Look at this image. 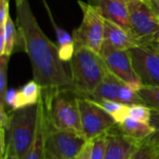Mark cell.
<instances>
[{
    "mask_svg": "<svg viewBox=\"0 0 159 159\" xmlns=\"http://www.w3.org/2000/svg\"><path fill=\"white\" fill-rule=\"evenodd\" d=\"M92 101L101 108H102L108 115H110L116 124L121 123L125 118L129 116V105L128 104H124L114 101H108V100H92Z\"/></svg>",
    "mask_w": 159,
    "mask_h": 159,
    "instance_id": "19",
    "label": "cell"
},
{
    "mask_svg": "<svg viewBox=\"0 0 159 159\" xmlns=\"http://www.w3.org/2000/svg\"><path fill=\"white\" fill-rule=\"evenodd\" d=\"M89 143V142L82 133L53 129L49 126L47 118L46 159H75Z\"/></svg>",
    "mask_w": 159,
    "mask_h": 159,
    "instance_id": "6",
    "label": "cell"
},
{
    "mask_svg": "<svg viewBox=\"0 0 159 159\" xmlns=\"http://www.w3.org/2000/svg\"><path fill=\"white\" fill-rule=\"evenodd\" d=\"M88 98L92 100L114 101L128 105L143 103L137 91L129 88L110 71L107 73L104 79L95 89V91Z\"/></svg>",
    "mask_w": 159,
    "mask_h": 159,
    "instance_id": "11",
    "label": "cell"
},
{
    "mask_svg": "<svg viewBox=\"0 0 159 159\" xmlns=\"http://www.w3.org/2000/svg\"><path fill=\"white\" fill-rule=\"evenodd\" d=\"M77 97L78 93L75 89L41 91L50 127L83 134Z\"/></svg>",
    "mask_w": 159,
    "mask_h": 159,
    "instance_id": "3",
    "label": "cell"
},
{
    "mask_svg": "<svg viewBox=\"0 0 159 159\" xmlns=\"http://www.w3.org/2000/svg\"><path fill=\"white\" fill-rule=\"evenodd\" d=\"M157 159H159V157H157Z\"/></svg>",
    "mask_w": 159,
    "mask_h": 159,
    "instance_id": "37",
    "label": "cell"
},
{
    "mask_svg": "<svg viewBox=\"0 0 159 159\" xmlns=\"http://www.w3.org/2000/svg\"><path fill=\"white\" fill-rule=\"evenodd\" d=\"M19 44L27 53L34 80L42 90L75 89L71 75L60 58L59 47L40 28L28 0H15Z\"/></svg>",
    "mask_w": 159,
    "mask_h": 159,
    "instance_id": "1",
    "label": "cell"
},
{
    "mask_svg": "<svg viewBox=\"0 0 159 159\" xmlns=\"http://www.w3.org/2000/svg\"><path fill=\"white\" fill-rule=\"evenodd\" d=\"M116 127L124 135L139 143L144 142L155 132V129L150 124L138 122L129 116L116 124Z\"/></svg>",
    "mask_w": 159,
    "mask_h": 159,
    "instance_id": "16",
    "label": "cell"
},
{
    "mask_svg": "<svg viewBox=\"0 0 159 159\" xmlns=\"http://www.w3.org/2000/svg\"><path fill=\"white\" fill-rule=\"evenodd\" d=\"M100 55L108 70L133 90L138 91L143 87L134 71L129 50L116 49L104 41Z\"/></svg>",
    "mask_w": 159,
    "mask_h": 159,
    "instance_id": "9",
    "label": "cell"
},
{
    "mask_svg": "<svg viewBox=\"0 0 159 159\" xmlns=\"http://www.w3.org/2000/svg\"><path fill=\"white\" fill-rule=\"evenodd\" d=\"M134 71L143 87H159V53L148 47L129 50Z\"/></svg>",
    "mask_w": 159,
    "mask_h": 159,
    "instance_id": "10",
    "label": "cell"
},
{
    "mask_svg": "<svg viewBox=\"0 0 159 159\" xmlns=\"http://www.w3.org/2000/svg\"><path fill=\"white\" fill-rule=\"evenodd\" d=\"M104 41L120 50H129L139 47L129 31L106 19L104 20Z\"/></svg>",
    "mask_w": 159,
    "mask_h": 159,
    "instance_id": "14",
    "label": "cell"
},
{
    "mask_svg": "<svg viewBox=\"0 0 159 159\" xmlns=\"http://www.w3.org/2000/svg\"><path fill=\"white\" fill-rule=\"evenodd\" d=\"M157 42H158V43H159V37H158V40H157Z\"/></svg>",
    "mask_w": 159,
    "mask_h": 159,
    "instance_id": "36",
    "label": "cell"
},
{
    "mask_svg": "<svg viewBox=\"0 0 159 159\" xmlns=\"http://www.w3.org/2000/svg\"><path fill=\"white\" fill-rule=\"evenodd\" d=\"M143 2H146V3H149V0H143Z\"/></svg>",
    "mask_w": 159,
    "mask_h": 159,
    "instance_id": "35",
    "label": "cell"
},
{
    "mask_svg": "<svg viewBox=\"0 0 159 159\" xmlns=\"http://www.w3.org/2000/svg\"><path fill=\"white\" fill-rule=\"evenodd\" d=\"M133 1H138V0H126V2L129 3V2H133Z\"/></svg>",
    "mask_w": 159,
    "mask_h": 159,
    "instance_id": "34",
    "label": "cell"
},
{
    "mask_svg": "<svg viewBox=\"0 0 159 159\" xmlns=\"http://www.w3.org/2000/svg\"><path fill=\"white\" fill-rule=\"evenodd\" d=\"M3 159H19L17 157V156L14 154L13 150L11 149L8 143H7V149H6V153Z\"/></svg>",
    "mask_w": 159,
    "mask_h": 159,
    "instance_id": "29",
    "label": "cell"
},
{
    "mask_svg": "<svg viewBox=\"0 0 159 159\" xmlns=\"http://www.w3.org/2000/svg\"><path fill=\"white\" fill-rule=\"evenodd\" d=\"M137 93L143 104L151 110L159 111V87H142Z\"/></svg>",
    "mask_w": 159,
    "mask_h": 159,
    "instance_id": "21",
    "label": "cell"
},
{
    "mask_svg": "<svg viewBox=\"0 0 159 159\" xmlns=\"http://www.w3.org/2000/svg\"><path fill=\"white\" fill-rule=\"evenodd\" d=\"M8 56H0V112H5L4 97L7 90V68H8ZM7 112V111H6Z\"/></svg>",
    "mask_w": 159,
    "mask_h": 159,
    "instance_id": "22",
    "label": "cell"
},
{
    "mask_svg": "<svg viewBox=\"0 0 159 159\" xmlns=\"http://www.w3.org/2000/svg\"><path fill=\"white\" fill-rule=\"evenodd\" d=\"M0 31L3 32L5 39V48L1 56L5 55L10 57L19 42V31L18 28H16L10 15L8 16L6 23L4 25H0Z\"/></svg>",
    "mask_w": 159,
    "mask_h": 159,
    "instance_id": "20",
    "label": "cell"
},
{
    "mask_svg": "<svg viewBox=\"0 0 159 159\" xmlns=\"http://www.w3.org/2000/svg\"><path fill=\"white\" fill-rule=\"evenodd\" d=\"M38 115L35 136L33 144L24 159H46L45 153V132L47 126L46 107L42 98L38 102Z\"/></svg>",
    "mask_w": 159,
    "mask_h": 159,
    "instance_id": "15",
    "label": "cell"
},
{
    "mask_svg": "<svg viewBox=\"0 0 159 159\" xmlns=\"http://www.w3.org/2000/svg\"><path fill=\"white\" fill-rule=\"evenodd\" d=\"M152 110L143 103L130 104L129 109V117L142 123L150 124Z\"/></svg>",
    "mask_w": 159,
    "mask_h": 159,
    "instance_id": "23",
    "label": "cell"
},
{
    "mask_svg": "<svg viewBox=\"0 0 159 159\" xmlns=\"http://www.w3.org/2000/svg\"><path fill=\"white\" fill-rule=\"evenodd\" d=\"M83 12L81 24L73 31L75 45L84 46L100 53L104 42V17L99 7L78 1Z\"/></svg>",
    "mask_w": 159,
    "mask_h": 159,
    "instance_id": "5",
    "label": "cell"
},
{
    "mask_svg": "<svg viewBox=\"0 0 159 159\" xmlns=\"http://www.w3.org/2000/svg\"><path fill=\"white\" fill-rule=\"evenodd\" d=\"M91 143L90 159H104L106 146H107V132L96 139Z\"/></svg>",
    "mask_w": 159,
    "mask_h": 159,
    "instance_id": "25",
    "label": "cell"
},
{
    "mask_svg": "<svg viewBox=\"0 0 159 159\" xmlns=\"http://www.w3.org/2000/svg\"><path fill=\"white\" fill-rule=\"evenodd\" d=\"M142 143L124 135L116 127L107 132V146L104 159H129Z\"/></svg>",
    "mask_w": 159,
    "mask_h": 159,
    "instance_id": "12",
    "label": "cell"
},
{
    "mask_svg": "<svg viewBox=\"0 0 159 159\" xmlns=\"http://www.w3.org/2000/svg\"><path fill=\"white\" fill-rule=\"evenodd\" d=\"M69 64L75 91L87 98L95 91L109 72L100 53L79 45H75V53Z\"/></svg>",
    "mask_w": 159,
    "mask_h": 159,
    "instance_id": "2",
    "label": "cell"
},
{
    "mask_svg": "<svg viewBox=\"0 0 159 159\" xmlns=\"http://www.w3.org/2000/svg\"><path fill=\"white\" fill-rule=\"evenodd\" d=\"M99 2H100V0H89V4H90V5H92V6H96V7H98V4H99Z\"/></svg>",
    "mask_w": 159,
    "mask_h": 159,
    "instance_id": "32",
    "label": "cell"
},
{
    "mask_svg": "<svg viewBox=\"0 0 159 159\" xmlns=\"http://www.w3.org/2000/svg\"><path fill=\"white\" fill-rule=\"evenodd\" d=\"M9 114V126L7 131V143L19 159L27 156L36 131L38 104L24 107Z\"/></svg>",
    "mask_w": 159,
    "mask_h": 159,
    "instance_id": "4",
    "label": "cell"
},
{
    "mask_svg": "<svg viewBox=\"0 0 159 159\" xmlns=\"http://www.w3.org/2000/svg\"><path fill=\"white\" fill-rule=\"evenodd\" d=\"M148 4L159 18V0H149Z\"/></svg>",
    "mask_w": 159,
    "mask_h": 159,
    "instance_id": "30",
    "label": "cell"
},
{
    "mask_svg": "<svg viewBox=\"0 0 159 159\" xmlns=\"http://www.w3.org/2000/svg\"><path fill=\"white\" fill-rule=\"evenodd\" d=\"M44 3V6L48 11V17L50 19V22L55 30L56 36H57V41H58V47H59V51H60V57L61 60L63 62L70 61L74 53H75V43L73 40V36L70 35L66 31H64L62 28L57 25L55 20L53 19V16L51 14L50 9L48 8V6L45 0H42Z\"/></svg>",
    "mask_w": 159,
    "mask_h": 159,
    "instance_id": "17",
    "label": "cell"
},
{
    "mask_svg": "<svg viewBox=\"0 0 159 159\" xmlns=\"http://www.w3.org/2000/svg\"></svg>",
    "mask_w": 159,
    "mask_h": 159,
    "instance_id": "38",
    "label": "cell"
},
{
    "mask_svg": "<svg viewBox=\"0 0 159 159\" xmlns=\"http://www.w3.org/2000/svg\"><path fill=\"white\" fill-rule=\"evenodd\" d=\"M9 3H0V25H4L9 16Z\"/></svg>",
    "mask_w": 159,
    "mask_h": 159,
    "instance_id": "27",
    "label": "cell"
},
{
    "mask_svg": "<svg viewBox=\"0 0 159 159\" xmlns=\"http://www.w3.org/2000/svg\"><path fill=\"white\" fill-rule=\"evenodd\" d=\"M98 7L104 19L130 32L129 9L126 0H100Z\"/></svg>",
    "mask_w": 159,
    "mask_h": 159,
    "instance_id": "13",
    "label": "cell"
},
{
    "mask_svg": "<svg viewBox=\"0 0 159 159\" xmlns=\"http://www.w3.org/2000/svg\"><path fill=\"white\" fill-rule=\"evenodd\" d=\"M150 125L155 129V132L144 142L156 146H159V111L152 110Z\"/></svg>",
    "mask_w": 159,
    "mask_h": 159,
    "instance_id": "26",
    "label": "cell"
},
{
    "mask_svg": "<svg viewBox=\"0 0 159 159\" xmlns=\"http://www.w3.org/2000/svg\"><path fill=\"white\" fill-rule=\"evenodd\" d=\"M0 3H9V0H0Z\"/></svg>",
    "mask_w": 159,
    "mask_h": 159,
    "instance_id": "33",
    "label": "cell"
},
{
    "mask_svg": "<svg viewBox=\"0 0 159 159\" xmlns=\"http://www.w3.org/2000/svg\"><path fill=\"white\" fill-rule=\"evenodd\" d=\"M148 48H153V49H155L156 51H157L159 53V43L158 42H155V43H153V44H151V45H149V46H147Z\"/></svg>",
    "mask_w": 159,
    "mask_h": 159,
    "instance_id": "31",
    "label": "cell"
},
{
    "mask_svg": "<svg viewBox=\"0 0 159 159\" xmlns=\"http://www.w3.org/2000/svg\"><path fill=\"white\" fill-rule=\"evenodd\" d=\"M90 152H91V143H89L85 147V149L75 159H90Z\"/></svg>",
    "mask_w": 159,
    "mask_h": 159,
    "instance_id": "28",
    "label": "cell"
},
{
    "mask_svg": "<svg viewBox=\"0 0 159 159\" xmlns=\"http://www.w3.org/2000/svg\"><path fill=\"white\" fill-rule=\"evenodd\" d=\"M41 91L42 88L34 80H31L24 84L20 89H17L12 112L37 104L41 97Z\"/></svg>",
    "mask_w": 159,
    "mask_h": 159,
    "instance_id": "18",
    "label": "cell"
},
{
    "mask_svg": "<svg viewBox=\"0 0 159 159\" xmlns=\"http://www.w3.org/2000/svg\"><path fill=\"white\" fill-rule=\"evenodd\" d=\"M77 102L82 132L89 143L105 134L116 125L113 117L92 100L78 94Z\"/></svg>",
    "mask_w": 159,
    "mask_h": 159,
    "instance_id": "8",
    "label": "cell"
},
{
    "mask_svg": "<svg viewBox=\"0 0 159 159\" xmlns=\"http://www.w3.org/2000/svg\"><path fill=\"white\" fill-rule=\"evenodd\" d=\"M158 157L159 146L143 142L129 159H157Z\"/></svg>",
    "mask_w": 159,
    "mask_h": 159,
    "instance_id": "24",
    "label": "cell"
},
{
    "mask_svg": "<svg viewBox=\"0 0 159 159\" xmlns=\"http://www.w3.org/2000/svg\"><path fill=\"white\" fill-rule=\"evenodd\" d=\"M130 19V33L138 46L147 47L157 42L159 18L148 3L143 0L128 3Z\"/></svg>",
    "mask_w": 159,
    "mask_h": 159,
    "instance_id": "7",
    "label": "cell"
}]
</instances>
